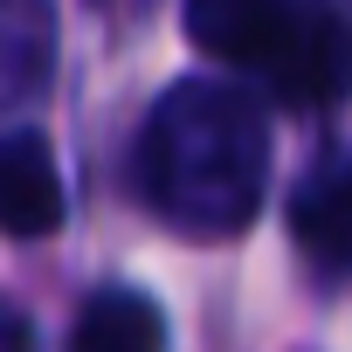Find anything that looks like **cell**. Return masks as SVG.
<instances>
[{"instance_id": "1", "label": "cell", "mask_w": 352, "mask_h": 352, "mask_svg": "<svg viewBox=\"0 0 352 352\" xmlns=\"http://www.w3.org/2000/svg\"><path fill=\"white\" fill-rule=\"evenodd\" d=\"M138 180L180 235H242L270 180L263 104L235 83H173L145 124Z\"/></svg>"}, {"instance_id": "2", "label": "cell", "mask_w": 352, "mask_h": 352, "mask_svg": "<svg viewBox=\"0 0 352 352\" xmlns=\"http://www.w3.org/2000/svg\"><path fill=\"white\" fill-rule=\"evenodd\" d=\"M297 35H304L297 0H187V42L214 56L221 69L276 76Z\"/></svg>"}, {"instance_id": "3", "label": "cell", "mask_w": 352, "mask_h": 352, "mask_svg": "<svg viewBox=\"0 0 352 352\" xmlns=\"http://www.w3.org/2000/svg\"><path fill=\"white\" fill-rule=\"evenodd\" d=\"M63 228V173L35 131H0V235L42 242Z\"/></svg>"}, {"instance_id": "4", "label": "cell", "mask_w": 352, "mask_h": 352, "mask_svg": "<svg viewBox=\"0 0 352 352\" xmlns=\"http://www.w3.org/2000/svg\"><path fill=\"white\" fill-rule=\"evenodd\" d=\"M270 90L283 104H338L352 90V21L338 14H304L297 49L283 56V69L270 76Z\"/></svg>"}, {"instance_id": "5", "label": "cell", "mask_w": 352, "mask_h": 352, "mask_svg": "<svg viewBox=\"0 0 352 352\" xmlns=\"http://www.w3.org/2000/svg\"><path fill=\"white\" fill-rule=\"evenodd\" d=\"M69 352H166V318L138 290H97L69 331Z\"/></svg>"}, {"instance_id": "6", "label": "cell", "mask_w": 352, "mask_h": 352, "mask_svg": "<svg viewBox=\"0 0 352 352\" xmlns=\"http://www.w3.org/2000/svg\"><path fill=\"white\" fill-rule=\"evenodd\" d=\"M290 228L297 242L324 263V270H352V166L324 173V180H311L290 208Z\"/></svg>"}, {"instance_id": "7", "label": "cell", "mask_w": 352, "mask_h": 352, "mask_svg": "<svg viewBox=\"0 0 352 352\" xmlns=\"http://www.w3.org/2000/svg\"><path fill=\"white\" fill-rule=\"evenodd\" d=\"M49 69V0H0V104H21Z\"/></svg>"}, {"instance_id": "8", "label": "cell", "mask_w": 352, "mask_h": 352, "mask_svg": "<svg viewBox=\"0 0 352 352\" xmlns=\"http://www.w3.org/2000/svg\"><path fill=\"white\" fill-rule=\"evenodd\" d=\"M0 352H35V331H28L14 311H0Z\"/></svg>"}]
</instances>
